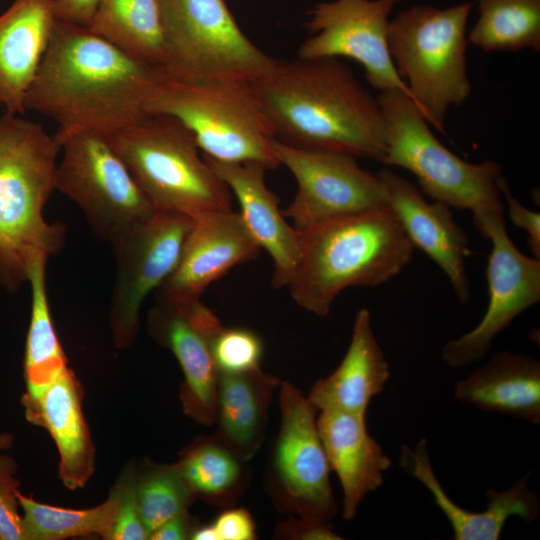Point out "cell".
Listing matches in <instances>:
<instances>
[{
    "label": "cell",
    "instance_id": "1",
    "mask_svg": "<svg viewBox=\"0 0 540 540\" xmlns=\"http://www.w3.org/2000/svg\"><path fill=\"white\" fill-rule=\"evenodd\" d=\"M167 76L88 27L56 20L48 47L24 97L25 110L58 125L59 143L80 131L114 133L147 115Z\"/></svg>",
    "mask_w": 540,
    "mask_h": 540
},
{
    "label": "cell",
    "instance_id": "2",
    "mask_svg": "<svg viewBox=\"0 0 540 540\" xmlns=\"http://www.w3.org/2000/svg\"><path fill=\"white\" fill-rule=\"evenodd\" d=\"M252 84L277 140L382 163L386 123L381 105L340 58L278 60Z\"/></svg>",
    "mask_w": 540,
    "mask_h": 540
},
{
    "label": "cell",
    "instance_id": "3",
    "mask_svg": "<svg viewBox=\"0 0 540 540\" xmlns=\"http://www.w3.org/2000/svg\"><path fill=\"white\" fill-rule=\"evenodd\" d=\"M299 232L300 252L287 284L294 302L319 317L349 287H376L411 261L413 246L386 205L333 218Z\"/></svg>",
    "mask_w": 540,
    "mask_h": 540
},
{
    "label": "cell",
    "instance_id": "4",
    "mask_svg": "<svg viewBox=\"0 0 540 540\" xmlns=\"http://www.w3.org/2000/svg\"><path fill=\"white\" fill-rule=\"evenodd\" d=\"M6 111L0 117V285L16 292L34 261L57 254L62 223H48L45 205L55 188V137L39 124Z\"/></svg>",
    "mask_w": 540,
    "mask_h": 540
},
{
    "label": "cell",
    "instance_id": "5",
    "mask_svg": "<svg viewBox=\"0 0 540 540\" xmlns=\"http://www.w3.org/2000/svg\"><path fill=\"white\" fill-rule=\"evenodd\" d=\"M110 142L156 210L194 220L232 210V193L192 133L174 117L149 113L109 134Z\"/></svg>",
    "mask_w": 540,
    "mask_h": 540
},
{
    "label": "cell",
    "instance_id": "6",
    "mask_svg": "<svg viewBox=\"0 0 540 540\" xmlns=\"http://www.w3.org/2000/svg\"><path fill=\"white\" fill-rule=\"evenodd\" d=\"M473 4L413 5L390 20L388 45L399 76L425 119L446 135L445 117L471 94L467 22Z\"/></svg>",
    "mask_w": 540,
    "mask_h": 540
},
{
    "label": "cell",
    "instance_id": "7",
    "mask_svg": "<svg viewBox=\"0 0 540 540\" xmlns=\"http://www.w3.org/2000/svg\"><path fill=\"white\" fill-rule=\"evenodd\" d=\"M147 113L180 121L204 156L232 163L280 166L272 146L274 127L251 81L184 82L166 77L147 103Z\"/></svg>",
    "mask_w": 540,
    "mask_h": 540
},
{
    "label": "cell",
    "instance_id": "8",
    "mask_svg": "<svg viewBox=\"0 0 540 540\" xmlns=\"http://www.w3.org/2000/svg\"><path fill=\"white\" fill-rule=\"evenodd\" d=\"M386 123L382 164L412 173L422 193L473 216L504 211L497 180L498 163H470L451 152L434 135L416 103L400 90L377 96Z\"/></svg>",
    "mask_w": 540,
    "mask_h": 540
},
{
    "label": "cell",
    "instance_id": "9",
    "mask_svg": "<svg viewBox=\"0 0 540 540\" xmlns=\"http://www.w3.org/2000/svg\"><path fill=\"white\" fill-rule=\"evenodd\" d=\"M169 78L184 81H254L278 59L241 30L225 0H160Z\"/></svg>",
    "mask_w": 540,
    "mask_h": 540
},
{
    "label": "cell",
    "instance_id": "10",
    "mask_svg": "<svg viewBox=\"0 0 540 540\" xmlns=\"http://www.w3.org/2000/svg\"><path fill=\"white\" fill-rule=\"evenodd\" d=\"M55 188L84 212L93 231L112 243L156 209L114 150L109 134L87 130L59 142Z\"/></svg>",
    "mask_w": 540,
    "mask_h": 540
},
{
    "label": "cell",
    "instance_id": "11",
    "mask_svg": "<svg viewBox=\"0 0 540 540\" xmlns=\"http://www.w3.org/2000/svg\"><path fill=\"white\" fill-rule=\"evenodd\" d=\"M279 386L281 422L271 451L269 493L281 511L330 521L338 504L317 429L318 410L291 383Z\"/></svg>",
    "mask_w": 540,
    "mask_h": 540
},
{
    "label": "cell",
    "instance_id": "12",
    "mask_svg": "<svg viewBox=\"0 0 540 540\" xmlns=\"http://www.w3.org/2000/svg\"><path fill=\"white\" fill-rule=\"evenodd\" d=\"M194 222L182 213L155 210L111 243L116 276L109 325L117 348L136 341L142 304L177 267Z\"/></svg>",
    "mask_w": 540,
    "mask_h": 540
},
{
    "label": "cell",
    "instance_id": "13",
    "mask_svg": "<svg viewBox=\"0 0 540 540\" xmlns=\"http://www.w3.org/2000/svg\"><path fill=\"white\" fill-rule=\"evenodd\" d=\"M473 222L492 244L486 268L489 301L477 326L443 346L442 360L452 369L483 358L493 339L540 301V259L515 246L506 229L504 211L473 216Z\"/></svg>",
    "mask_w": 540,
    "mask_h": 540
},
{
    "label": "cell",
    "instance_id": "14",
    "mask_svg": "<svg viewBox=\"0 0 540 540\" xmlns=\"http://www.w3.org/2000/svg\"><path fill=\"white\" fill-rule=\"evenodd\" d=\"M275 156L297 181V192L282 210L297 231L321 222L387 205L379 176L353 156L272 142Z\"/></svg>",
    "mask_w": 540,
    "mask_h": 540
},
{
    "label": "cell",
    "instance_id": "15",
    "mask_svg": "<svg viewBox=\"0 0 540 540\" xmlns=\"http://www.w3.org/2000/svg\"><path fill=\"white\" fill-rule=\"evenodd\" d=\"M401 0H334L315 5L306 27L313 35L299 47L300 58H349L364 69L370 86L410 93L388 45L389 16Z\"/></svg>",
    "mask_w": 540,
    "mask_h": 540
},
{
    "label": "cell",
    "instance_id": "16",
    "mask_svg": "<svg viewBox=\"0 0 540 540\" xmlns=\"http://www.w3.org/2000/svg\"><path fill=\"white\" fill-rule=\"evenodd\" d=\"M147 328L182 369L179 398L184 413L200 425H215L219 371L210 350L215 333L206 311L189 301L156 299Z\"/></svg>",
    "mask_w": 540,
    "mask_h": 540
},
{
    "label": "cell",
    "instance_id": "17",
    "mask_svg": "<svg viewBox=\"0 0 540 540\" xmlns=\"http://www.w3.org/2000/svg\"><path fill=\"white\" fill-rule=\"evenodd\" d=\"M261 248L239 212L220 211L195 220L177 267L154 292L156 299H200L230 269L255 259Z\"/></svg>",
    "mask_w": 540,
    "mask_h": 540
},
{
    "label": "cell",
    "instance_id": "18",
    "mask_svg": "<svg viewBox=\"0 0 540 540\" xmlns=\"http://www.w3.org/2000/svg\"><path fill=\"white\" fill-rule=\"evenodd\" d=\"M377 175L384 184L387 205L397 217L406 237L429 256L449 279L457 298H470L466 259L471 255L469 239L456 222L450 207L425 200L421 191L405 177L389 168Z\"/></svg>",
    "mask_w": 540,
    "mask_h": 540
},
{
    "label": "cell",
    "instance_id": "19",
    "mask_svg": "<svg viewBox=\"0 0 540 540\" xmlns=\"http://www.w3.org/2000/svg\"><path fill=\"white\" fill-rule=\"evenodd\" d=\"M399 465L430 492L435 504L447 518L455 540H498L510 517L518 516L524 521L533 522L539 514V497L528 485L531 472L508 489H488L486 510L471 512L456 504L445 492L433 470L425 438L420 439L413 448L406 445L401 447Z\"/></svg>",
    "mask_w": 540,
    "mask_h": 540
},
{
    "label": "cell",
    "instance_id": "20",
    "mask_svg": "<svg viewBox=\"0 0 540 540\" xmlns=\"http://www.w3.org/2000/svg\"><path fill=\"white\" fill-rule=\"evenodd\" d=\"M204 156V155H203ZM216 174L235 195L247 230L272 258V285L287 286L299 258V232L279 208L278 197L265 182V166L255 162H221L204 156Z\"/></svg>",
    "mask_w": 540,
    "mask_h": 540
},
{
    "label": "cell",
    "instance_id": "21",
    "mask_svg": "<svg viewBox=\"0 0 540 540\" xmlns=\"http://www.w3.org/2000/svg\"><path fill=\"white\" fill-rule=\"evenodd\" d=\"M83 388L67 368L35 395L24 393L27 421L48 431L59 453V478L66 488H83L95 467V448L84 417Z\"/></svg>",
    "mask_w": 540,
    "mask_h": 540
},
{
    "label": "cell",
    "instance_id": "22",
    "mask_svg": "<svg viewBox=\"0 0 540 540\" xmlns=\"http://www.w3.org/2000/svg\"><path fill=\"white\" fill-rule=\"evenodd\" d=\"M316 423L331 471L341 484L342 517L352 520L364 498L382 485L391 461L369 434L366 417L322 410Z\"/></svg>",
    "mask_w": 540,
    "mask_h": 540
},
{
    "label": "cell",
    "instance_id": "23",
    "mask_svg": "<svg viewBox=\"0 0 540 540\" xmlns=\"http://www.w3.org/2000/svg\"><path fill=\"white\" fill-rule=\"evenodd\" d=\"M389 377V364L374 335L370 311L361 308L343 359L331 374L315 382L307 398L318 411L366 417L372 398L383 391Z\"/></svg>",
    "mask_w": 540,
    "mask_h": 540
},
{
    "label": "cell",
    "instance_id": "24",
    "mask_svg": "<svg viewBox=\"0 0 540 540\" xmlns=\"http://www.w3.org/2000/svg\"><path fill=\"white\" fill-rule=\"evenodd\" d=\"M56 20L53 0H14L0 15V104L6 111L24 113Z\"/></svg>",
    "mask_w": 540,
    "mask_h": 540
},
{
    "label": "cell",
    "instance_id": "25",
    "mask_svg": "<svg viewBox=\"0 0 540 540\" xmlns=\"http://www.w3.org/2000/svg\"><path fill=\"white\" fill-rule=\"evenodd\" d=\"M455 398L479 410L540 424V363L499 351L455 385Z\"/></svg>",
    "mask_w": 540,
    "mask_h": 540
},
{
    "label": "cell",
    "instance_id": "26",
    "mask_svg": "<svg viewBox=\"0 0 540 540\" xmlns=\"http://www.w3.org/2000/svg\"><path fill=\"white\" fill-rule=\"evenodd\" d=\"M280 383L261 368L219 372L214 434L246 461L261 447L273 392Z\"/></svg>",
    "mask_w": 540,
    "mask_h": 540
},
{
    "label": "cell",
    "instance_id": "27",
    "mask_svg": "<svg viewBox=\"0 0 540 540\" xmlns=\"http://www.w3.org/2000/svg\"><path fill=\"white\" fill-rule=\"evenodd\" d=\"M246 462L213 434L185 447L176 465L196 499L226 508L246 488Z\"/></svg>",
    "mask_w": 540,
    "mask_h": 540
},
{
    "label": "cell",
    "instance_id": "28",
    "mask_svg": "<svg viewBox=\"0 0 540 540\" xmlns=\"http://www.w3.org/2000/svg\"><path fill=\"white\" fill-rule=\"evenodd\" d=\"M88 28L125 52L163 67L160 0H100Z\"/></svg>",
    "mask_w": 540,
    "mask_h": 540
},
{
    "label": "cell",
    "instance_id": "29",
    "mask_svg": "<svg viewBox=\"0 0 540 540\" xmlns=\"http://www.w3.org/2000/svg\"><path fill=\"white\" fill-rule=\"evenodd\" d=\"M47 257H38L30 270L31 316L27 332L24 378L26 394L35 395L54 381L68 366L57 338L46 291Z\"/></svg>",
    "mask_w": 540,
    "mask_h": 540
},
{
    "label": "cell",
    "instance_id": "30",
    "mask_svg": "<svg viewBox=\"0 0 540 540\" xmlns=\"http://www.w3.org/2000/svg\"><path fill=\"white\" fill-rule=\"evenodd\" d=\"M468 42L486 51H540V0H476Z\"/></svg>",
    "mask_w": 540,
    "mask_h": 540
},
{
    "label": "cell",
    "instance_id": "31",
    "mask_svg": "<svg viewBox=\"0 0 540 540\" xmlns=\"http://www.w3.org/2000/svg\"><path fill=\"white\" fill-rule=\"evenodd\" d=\"M18 499L23 510L24 540H62L92 534L106 539L115 521L117 503L111 490L103 503L88 509L50 506L21 492Z\"/></svg>",
    "mask_w": 540,
    "mask_h": 540
},
{
    "label": "cell",
    "instance_id": "32",
    "mask_svg": "<svg viewBox=\"0 0 540 540\" xmlns=\"http://www.w3.org/2000/svg\"><path fill=\"white\" fill-rule=\"evenodd\" d=\"M136 495L149 535L165 521L189 511L196 500L176 463L157 464L149 460L136 466Z\"/></svg>",
    "mask_w": 540,
    "mask_h": 540
},
{
    "label": "cell",
    "instance_id": "33",
    "mask_svg": "<svg viewBox=\"0 0 540 540\" xmlns=\"http://www.w3.org/2000/svg\"><path fill=\"white\" fill-rule=\"evenodd\" d=\"M214 363L220 373H242L260 368L263 342L244 327H222L210 341Z\"/></svg>",
    "mask_w": 540,
    "mask_h": 540
},
{
    "label": "cell",
    "instance_id": "34",
    "mask_svg": "<svg viewBox=\"0 0 540 540\" xmlns=\"http://www.w3.org/2000/svg\"><path fill=\"white\" fill-rule=\"evenodd\" d=\"M111 491L116 497V516L105 540L149 539L137 501L135 464L125 467Z\"/></svg>",
    "mask_w": 540,
    "mask_h": 540
},
{
    "label": "cell",
    "instance_id": "35",
    "mask_svg": "<svg viewBox=\"0 0 540 540\" xmlns=\"http://www.w3.org/2000/svg\"><path fill=\"white\" fill-rule=\"evenodd\" d=\"M16 474L15 459L0 454V540H24L19 514L20 482Z\"/></svg>",
    "mask_w": 540,
    "mask_h": 540
},
{
    "label": "cell",
    "instance_id": "36",
    "mask_svg": "<svg viewBox=\"0 0 540 540\" xmlns=\"http://www.w3.org/2000/svg\"><path fill=\"white\" fill-rule=\"evenodd\" d=\"M497 187L504 197L509 218L516 227L524 230L527 244L534 258L540 259V214L520 203L510 190L509 184L502 175L497 180Z\"/></svg>",
    "mask_w": 540,
    "mask_h": 540
},
{
    "label": "cell",
    "instance_id": "37",
    "mask_svg": "<svg viewBox=\"0 0 540 540\" xmlns=\"http://www.w3.org/2000/svg\"><path fill=\"white\" fill-rule=\"evenodd\" d=\"M275 535L291 540H341L330 521L291 515L276 527Z\"/></svg>",
    "mask_w": 540,
    "mask_h": 540
},
{
    "label": "cell",
    "instance_id": "38",
    "mask_svg": "<svg viewBox=\"0 0 540 540\" xmlns=\"http://www.w3.org/2000/svg\"><path fill=\"white\" fill-rule=\"evenodd\" d=\"M217 540H254L256 525L245 508L226 507L211 523Z\"/></svg>",
    "mask_w": 540,
    "mask_h": 540
},
{
    "label": "cell",
    "instance_id": "39",
    "mask_svg": "<svg viewBox=\"0 0 540 540\" xmlns=\"http://www.w3.org/2000/svg\"><path fill=\"white\" fill-rule=\"evenodd\" d=\"M100 0H53L57 20L88 27Z\"/></svg>",
    "mask_w": 540,
    "mask_h": 540
},
{
    "label": "cell",
    "instance_id": "40",
    "mask_svg": "<svg viewBox=\"0 0 540 540\" xmlns=\"http://www.w3.org/2000/svg\"><path fill=\"white\" fill-rule=\"evenodd\" d=\"M198 525L197 519L191 516L189 511H186L172 517L157 527L149 535V540L191 539V536Z\"/></svg>",
    "mask_w": 540,
    "mask_h": 540
},
{
    "label": "cell",
    "instance_id": "41",
    "mask_svg": "<svg viewBox=\"0 0 540 540\" xmlns=\"http://www.w3.org/2000/svg\"><path fill=\"white\" fill-rule=\"evenodd\" d=\"M14 437L11 433H0V452L13 446Z\"/></svg>",
    "mask_w": 540,
    "mask_h": 540
}]
</instances>
